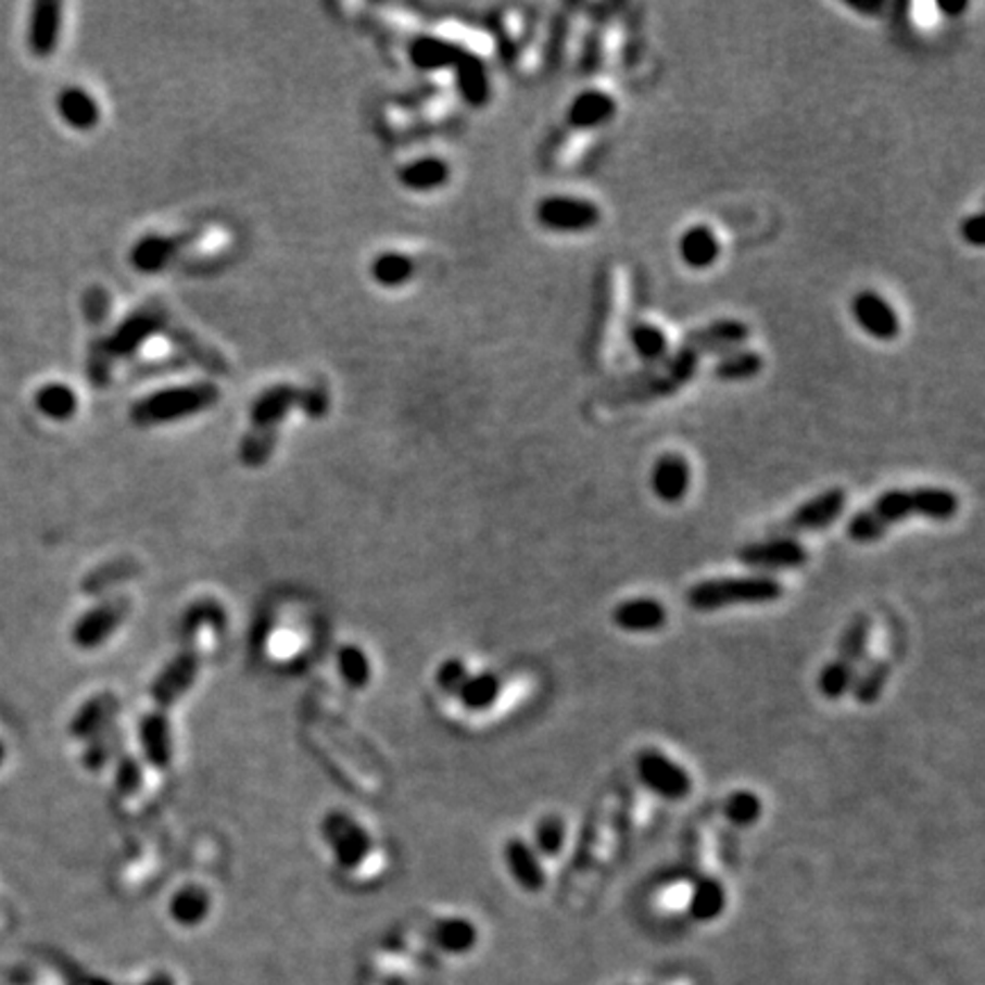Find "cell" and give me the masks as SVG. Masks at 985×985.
<instances>
[{"label":"cell","mask_w":985,"mask_h":985,"mask_svg":"<svg viewBox=\"0 0 985 985\" xmlns=\"http://www.w3.org/2000/svg\"><path fill=\"white\" fill-rule=\"evenodd\" d=\"M470 678V671L466 667V661L459 659V657H452V659H445L439 671H437V684H439V690L445 692L447 696H454L462 692V686L466 684V680Z\"/></svg>","instance_id":"obj_45"},{"label":"cell","mask_w":985,"mask_h":985,"mask_svg":"<svg viewBox=\"0 0 985 985\" xmlns=\"http://www.w3.org/2000/svg\"><path fill=\"white\" fill-rule=\"evenodd\" d=\"M502 692V682L495 673H470L466 684L462 686V692L456 694V700L462 703L464 709L468 712H487L491 709Z\"/></svg>","instance_id":"obj_29"},{"label":"cell","mask_w":985,"mask_h":985,"mask_svg":"<svg viewBox=\"0 0 985 985\" xmlns=\"http://www.w3.org/2000/svg\"><path fill=\"white\" fill-rule=\"evenodd\" d=\"M723 817L732 823V826L748 829L753 823H758V819L762 817V800L758 794L748 790L732 792L723 800Z\"/></svg>","instance_id":"obj_39"},{"label":"cell","mask_w":985,"mask_h":985,"mask_svg":"<svg viewBox=\"0 0 985 985\" xmlns=\"http://www.w3.org/2000/svg\"><path fill=\"white\" fill-rule=\"evenodd\" d=\"M290 408H302L306 416L323 418L329 411L325 386H311L306 391L288 383L271 386L251 406V427L240 445V462L247 468H261L277 447L279 427Z\"/></svg>","instance_id":"obj_2"},{"label":"cell","mask_w":985,"mask_h":985,"mask_svg":"<svg viewBox=\"0 0 985 985\" xmlns=\"http://www.w3.org/2000/svg\"><path fill=\"white\" fill-rule=\"evenodd\" d=\"M750 338V329L740 319H717V323L694 329L684 336L682 348H690L700 356L712 352H730Z\"/></svg>","instance_id":"obj_18"},{"label":"cell","mask_w":985,"mask_h":985,"mask_svg":"<svg viewBox=\"0 0 985 985\" xmlns=\"http://www.w3.org/2000/svg\"><path fill=\"white\" fill-rule=\"evenodd\" d=\"M692 487V468L680 454H661L651 470V491L664 504H678Z\"/></svg>","instance_id":"obj_17"},{"label":"cell","mask_w":985,"mask_h":985,"mask_svg":"<svg viewBox=\"0 0 985 985\" xmlns=\"http://www.w3.org/2000/svg\"><path fill=\"white\" fill-rule=\"evenodd\" d=\"M194 238L192 236H176V238H160V236H149L135 244L130 261L135 269L140 271H157L165 265L172 263V258L178 254V249L190 244Z\"/></svg>","instance_id":"obj_25"},{"label":"cell","mask_w":985,"mask_h":985,"mask_svg":"<svg viewBox=\"0 0 985 985\" xmlns=\"http://www.w3.org/2000/svg\"><path fill=\"white\" fill-rule=\"evenodd\" d=\"M636 775L641 785L664 800H682L692 792V775L657 748L636 755Z\"/></svg>","instance_id":"obj_9"},{"label":"cell","mask_w":985,"mask_h":985,"mask_svg":"<svg viewBox=\"0 0 985 985\" xmlns=\"http://www.w3.org/2000/svg\"><path fill=\"white\" fill-rule=\"evenodd\" d=\"M721 244L717 233L705 224L686 228L680 238V258L692 269H707L719 261Z\"/></svg>","instance_id":"obj_24"},{"label":"cell","mask_w":985,"mask_h":985,"mask_svg":"<svg viewBox=\"0 0 985 985\" xmlns=\"http://www.w3.org/2000/svg\"><path fill=\"white\" fill-rule=\"evenodd\" d=\"M454 68H456V83H459L462 97L470 105H484L491 97V85H489V76H487V68H484L482 60L466 51L464 58L459 60V64H456Z\"/></svg>","instance_id":"obj_28"},{"label":"cell","mask_w":985,"mask_h":985,"mask_svg":"<svg viewBox=\"0 0 985 985\" xmlns=\"http://www.w3.org/2000/svg\"><path fill=\"white\" fill-rule=\"evenodd\" d=\"M630 345L639 358L646 363L661 361L669 352V338L659 327L651 323H639L630 329Z\"/></svg>","instance_id":"obj_38"},{"label":"cell","mask_w":985,"mask_h":985,"mask_svg":"<svg viewBox=\"0 0 985 985\" xmlns=\"http://www.w3.org/2000/svg\"><path fill=\"white\" fill-rule=\"evenodd\" d=\"M60 117L76 130L94 128L101 119V108L97 99L83 87H66L58 97Z\"/></svg>","instance_id":"obj_26"},{"label":"cell","mask_w":985,"mask_h":985,"mask_svg":"<svg viewBox=\"0 0 985 985\" xmlns=\"http://www.w3.org/2000/svg\"><path fill=\"white\" fill-rule=\"evenodd\" d=\"M222 393L215 383H192L182 388H169V391L153 393L137 402L130 411V418L137 427H155L176 422L178 418H188L201 411H209L219 402Z\"/></svg>","instance_id":"obj_5"},{"label":"cell","mask_w":985,"mask_h":985,"mask_svg":"<svg viewBox=\"0 0 985 985\" xmlns=\"http://www.w3.org/2000/svg\"><path fill=\"white\" fill-rule=\"evenodd\" d=\"M209 628H213V630L226 628V611L219 603L201 601V603H194L186 614H182L180 634L186 639H192L197 632H203Z\"/></svg>","instance_id":"obj_37"},{"label":"cell","mask_w":985,"mask_h":985,"mask_svg":"<svg viewBox=\"0 0 985 985\" xmlns=\"http://www.w3.org/2000/svg\"><path fill=\"white\" fill-rule=\"evenodd\" d=\"M846 509V491L844 489H829L808 502L798 504L792 516L781 525V534L778 536H796V534H810L821 532L831 527L835 520L842 518Z\"/></svg>","instance_id":"obj_11"},{"label":"cell","mask_w":985,"mask_h":985,"mask_svg":"<svg viewBox=\"0 0 985 985\" xmlns=\"http://www.w3.org/2000/svg\"><path fill=\"white\" fill-rule=\"evenodd\" d=\"M119 712V700L112 694H101L97 698H89L72 721V735L76 740L89 742L97 737L99 732L114 725V717Z\"/></svg>","instance_id":"obj_23"},{"label":"cell","mask_w":985,"mask_h":985,"mask_svg":"<svg viewBox=\"0 0 985 985\" xmlns=\"http://www.w3.org/2000/svg\"><path fill=\"white\" fill-rule=\"evenodd\" d=\"M35 404L39 414L51 420H68L78 411V397L72 388L64 383H49L37 391Z\"/></svg>","instance_id":"obj_34"},{"label":"cell","mask_w":985,"mask_h":985,"mask_svg":"<svg viewBox=\"0 0 985 985\" xmlns=\"http://www.w3.org/2000/svg\"><path fill=\"white\" fill-rule=\"evenodd\" d=\"M128 609H130V605L126 598L105 601L97 607L87 609L72 630V641L80 651H97V648L105 646L108 641L124 626Z\"/></svg>","instance_id":"obj_12"},{"label":"cell","mask_w":985,"mask_h":985,"mask_svg":"<svg viewBox=\"0 0 985 985\" xmlns=\"http://www.w3.org/2000/svg\"><path fill=\"white\" fill-rule=\"evenodd\" d=\"M336 664H338L340 680L345 682L350 690H354V692L368 690L370 682H372V675H375V669H372L370 655L365 653L361 646H356V644L342 646L338 651Z\"/></svg>","instance_id":"obj_27"},{"label":"cell","mask_w":985,"mask_h":985,"mask_svg":"<svg viewBox=\"0 0 985 985\" xmlns=\"http://www.w3.org/2000/svg\"><path fill=\"white\" fill-rule=\"evenodd\" d=\"M140 748L144 760L160 771H167L174 762V725L163 709H151L140 721Z\"/></svg>","instance_id":"obj_15"},{"label":"cell","mask_w":985,"mask_h":985,"mask_svg":"<svg viewBox=\"0 0 985 985\" xmlns=\"http://www.w3.org/2000/svg\"><path fill=\"white\" fill-rule=\"evenodd\" d=\"M504 864L512 879L527 892H539L545 885V872L536 851L522 837H512L504 844Z\"/></svg>","instance_id":"obj_22"},{"label":"cell","mask_w":985,"mask_h":985,"mask_svg":"<svg viewBox=\"0 0 985 985\" xmlns=\"http://www.w3.org/2000/svg\"><path fill=\"white\" fill-rule=\"evenodd\" d=\"M319 831H323V839L333 860L345 872H354L372 854L375 844L370 831L345 810L327 812L323 823H319Z\"/></svg>","instance_id":"obj_7"},{"label":"cell","mask_w":985,"mask_h":985,"mask_svg":"<svg viewBox=\"0 0 985 985\" xmlns=\"http://www.w3.org/2000/svg\"><path fill=\"white\" fill-rule=\"evenodd\" d=\"M603 213L589 199L555 194L536 205V222L553 233H584L601 224Z\"/></svg>","instance_id":"obj_8"},{"label":"cell","mask_w":985,"mask_h":985,"mask_svg":"<svg viewBox=\"0 0 985 985\" xmlns=\"http://www.w3.org/2000/svg\"><path fill=\"white\" fill-rule=\"evenodd\" d=\"M851 315L856 325L874 340L892 342L901 333V319L883 294L874 290H862L851 300Z\"/></svg>","instance_id":"obj_14"},{"label":"cell","mask_w":985,"mask_h":985,"mask_svg":"<svg viewBox=\"0 0 985 985\" xmlns=\"http://www.w3.org/2000/svg\"><path fill=\"white\" fill-rule=\"evenodd\" d=\"M372 277L386 288H397L414 277V263L402 254H381L372 263Z\"/></svg>","instance_id":"obj_42"},{"label":"cell","mask_w":985,"mask_h":985,"mask_svg":"<svg viewBox=\"0 0 985 985\" xmlns=\"http://www.w3.org/2000/svg\"><path fill=\"white\" fill-rule=\"evenodd\" d=\"M960 238H963L972 247H983L985 244V228H983V215H970L960 224Z\"/></svg>","instance_id":"obj_47"},{"label":"cell","mask_w":985,"mask_h":985,"mask_svg":"<svg viewBox=\"0 0 985 985\" xmlns=\"http://www.w3.org/2000/svg\"><path fill=\"white\" fill-rule=\"evenodd\" d=\"M534 842H536V851L541 856L555 858L561 854L564 844H566V823L559 814H547L539 821V826L534 831Z\"/></svg>","instance_id":"obj_43"},{"label":"cell","mask_w":985,"mask_h":985,"mask_svg":"<svg viewBox=\"0 0 985 985\" xmlns=\"http://www.w3.org/2000/svg\"><path fill=\"white\" fill-rule=\"evenodd\" d=\"M849 8L858 10V12H879L883 8V3H874V5H862V3H849Z\"/></svg>","instance_id":"obj_49"},{"label":"cell","mask_w":985,"mask_h":985,"mask_svg":"<svg viewBox=\"0 0 985 985\" xmlns=\"http://www.w3.org/2000/svg\"><path fill=\"white\" fill-rule=\"evenodd\" d=\"M122 748V735H119V730L117 725H112L103 732H99L97 737H91L87 742V748H85V767L89 771H99L103 769L114 755L119 753Z\"/></svg>","instance_id":"obj_41"},{"label":"cell","mask_w":985,"mask_h":985,"mask_svg":"<svg viewBox=\"0 0 985 985\" xmlns=\"http://www.w3.org/2000/svg\"><path fill=\"white\" fill-rule=\"evenodd\" d=\"M616 101L607 91L586 89L572 99L566 114V124L568 128L576 130H591L611 122L616 117Z\"/></svg>","instance_id":"obj_21"},{"label":"cell","mask_w":985,"mask_h":985,"mask_svg":"<svg viewBox=\"0 0 985 985\" xmlns=\"http://www.w3.org/2000/svg\"><path fill=\"white\" fill-rule=\"evenodd\" d=\"M433 937L445 951H468L477 940V929L468 920L452 918L437 924Z\"/></svg>","instance_id":"obj_40"},{"label":"cell","mask_w":985,"mask_h":985,"mask_svg":"<svg viewBox=\"0 0 985 985\" xmlns=\"http://www.w3.org/2000/svg\"><path fill=\"white\" fill-rule=\"evenodd\" d=\"M178 327L180 325L172 317V313L160 302H149L140 306L124 319L117 331L103 340H97L94 345L89 348L87 361L89 381L99 388L108 386L114 363L126 356H132L142 348V342L153 336H167L172 340Z\"/></svg>","instance_id":"obj_3"},{"label":"cell","mask_w":985,"mask_h":985,"mask_svg":"<svg viewBox=\"0 0 985 985\" xmlns=\"http://www.w3.org/2000/svg\"><path fill=\"white\" fill-rule=\"evenodd\" d=\"M765 368V358L758 352L737 350L730 352L715 365V377L719 381H746L758 377Z\"/></svg>","instance_id":"obj_36"},{"label":"cell","mask_w":985,"mask_h":985,"mask_svg":"<svg viewBox=\"0 0 985 985\" xmlns=\"http://www.w3.org/2000/svg\"><path fill=\"white\" fill-rule=\"evenodd\" d=\"M450 178V167L445 160L441 157H422L411 163L400 172V180L406 188L418 190V192H429L445 186V180Z\"/></svg>","instance_id":"obj_32"},{"label":"cell","mask_w":985,"mask_h":985,"mask_svg":"<svg viewBox=\"0 0 985 985\" xmlns=\"http://www.w3.org/2000/svg\"><path fill=\"white\" fill-rule=\"evenodd\" d=\"M669 621V611L655 598H630L618 603L611 611V623L630 634L657 632Z\"/></svg>","instance_id":"obj_19"},{"label":"cell","mask_w":985,"mask_h":985,"mask_svg":"<svg viewBox=\"0 0 985 985\" xmlns=\"http://www.w3.org/2000/svg\"><path fill=\"white\" fill-rule=\"evenodd\" d=\"M3 760H5V746L0 744V765H3Z\"/></svg>","instance_id":"obj_50"},{"label":"cell","mask_w":985,"mask_h":985,"mask_svg":"<svg viewBox=\"0 0 985 985\" xmlns=\"http://www.w3.org/2000/svg\"><path fill=\"white\" fill-rule=\"evenodd\" d=\"M110 294L103 288H89L83 302V311L89 325H101L110 315Z\"/></svg>","instance_id":"obj_46"},{"label":"cell","mask_w":985,"mask_h":985,"mask_svg":"<svg viewBox=\"0 0 985 985\" xmlns=\"http://www.w3.org/2000/svg\"><path fill=\"white\" fill-rule=\"evenodd\" d=\"M892 667H895V661H892V657H881V659L869 664V667L864 669V673H860L858 680H854V684H851L854 698L860 705H874L881 698L885 684L889 682Z\"/></svg>","instance_id":"obj_35"},{"label":"cell","mask_w":985,"mask_h":985,"mask_svg":"<svg viewBox=\"0 0 985 985\" xmlns=\"http://www.w3.org/2000/svg\"><path fill=\"white\" fill-rule=\"evenodd\" d=\"M62 5L55 0H41L33 8L28 26V46L35 58H51L60 43Z\"/></svg>","instance_id":"obj_20"},{"label":"cell","mask_w":985,"mask_h":985,"mask_svg":"<svg viewBox=\"0 0 985 985\" xmlns=\"http://www.w3.org/2000/svg\"><path fill=\"white\" fill-rule=\"evenodd\" d=\"M199 673L201 655L192 646L182 648L172 661L165 664V669L157 673L151 684V698L155 703V709L169 712V707L188 696V692L199 680Z\"/></svg>","instance_id":"obj_10"},{"label":"cell","mask_w":985,"mask_h":985,"mask_svg":"<svg viewBox=\"0 0 985 985\" xmlns=\"http://www.w3.org/2000/svg\"><path fill=\"white\" fill-rule=\"evenodd\" d=\"M144 785V767L130 753H122L117 762V790L122 796H135Z\"/></svg>","instance_id":"obj_44"},{"label":"cell","mask_w":985,"mask_h":985,"mask_svg":"<svg viewBox=\"0 0 985 985\" xmlns=\"http://www.w3.org/2000/svg\"><path fill=\"white\" fill-rule=\"evenodd\" d=\"M937 10H940L943 14H949V16H958V14H963L968 10V3L965 0H956V3H937Z\"/></svg>","instance_id":"obj_48"},{"label":"cell","mask_w":985,"mask_h":985,"mask_svg":"<svg viewBox=\"0 0 985 985\" xmlns=\"http://www.w3.org/2000/svg\"><path fill=\"white\" fill-rule=\"evenodd\" d=\"M737 559L748 568L760 570H796L806 566L810 555L806 545L792 536H771L737 550Z\"/></svg>","instance_id":"obj_13"},{"label":"cell","mask_w":985,"mask_h":985,"mask_svg":"<svg viewBox=\"0 0 985 985\" xmlns=\"http://www.w3.org/2000/svg\"><path fill=\"white\" fill-rule=\"evenodd\" d=\"M700 358L703 356L698 352H694L690 348H682L675 354V358H671L669 368L664 370L661 375H655L651 381H646L641 388H636V391L630 395V400L646 402V400H653V397H667V395L678 393L686 381H692L696 377Z\"/></svg>","instance_id":"obj_16"},{"label":"cell","mask_w":985,"mask_h":985,"mask_svg":"<svg viewBox=\"0 0 985 985\" xmlns=\"http://www.w3.org/2000/svg\"><path fill=\"white\" fill-rule=\"evenodd\" d=\"M872 616L858 614L851 618V623L846 626L837 655L831 664L823 667L817 680V690L823 698L829 700H839L846 692L851 690V684L856 680V671L860 669V664L867 657L869 648V636H872Z\"/></svg>","instance_id":"obj_6"},{"label":"cell","mask_w":985,"mask_h":985,"mask_svg":"<svg viewBox=\"0 0 985 985\" xmlns=\"http://www.w3.org/2000/svg\"><path fill=\"white\" fill-rule=\"evenodd\" d=\"M464 49L454 43H447L443 39H433V37H418L414 43H411V60L416 62L420 68H445V66H456L459 60L464 58Z\"/></svg>","instance_id":"obj_30"},{"label":"cell","mask_w":985,"mask_h":985,"mask_svg":"<svg viewBox=\"0 0 985 985\" xmlns=\"http://www.w3.org/2000/svg\"><path fill=\"white\" fill-rule=\"evenodd\" d=\"M960 500L949 489L940 487L892 489L846 522V536L854 543L867 545L883 539L892 525H899L910 518L947 522L956 518Z\"/></svg>","instance_id":"obj_1"},{"label":"cell","mask_w":985,"mask_h":985,"mask_svg":"<svg viewBox=\"0 0 985 985\" xmlns=\"http://www.w3.org/2000/svg\"><path fill=\"white\" fill-rule=\"evenodd\" d=\"M783 595V582L771 576H735L694 584L686 591V605L694 611H719L735 605H771Z\"/></svg>","instance_id":"obj_4"},{"label":"cell","mask_w":985,"mask_h":985,"mask_svg":"<svg viewBox=\"0 0 985 985\" xmlns=\"http://www.w3.org/2000/svg\"><path fill=\"white\" fill-rule=\"evenodd\" d=\"M723 908H725L723 885L712 876L698 879L694 885V892H692V901H690L692 918L698 922H712L723 912Z\"/></svg>","instance_id":"obj_33"},{"label":"cell","mask_w":985,"mask_h":985,"mask_svg":"<svg viewBox=\"0 0 985 985\" xmlns=\"http://www.w3.org/2000/svg\"><path fill=\"white\" fill-rule=\"evenodd\" d=\"M169 910H172V918L178 924L194 926V924H199V922H203L205 918H209L211 897H209V892H205L199 885H186V887H180L174 895V899L169 904Z\"/></svg>","instance_id":"obj_31"}]
</instances>
